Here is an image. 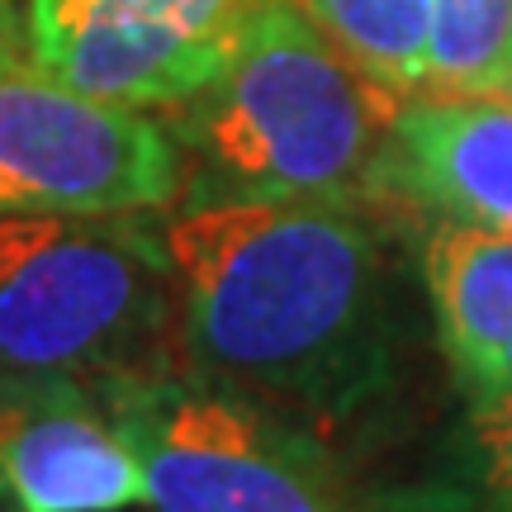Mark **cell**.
I'll list each match as a JSON object with an SVG mask.
<instances>
[{
  "instance_id": "11",
  "label": "cell",
  "mask_w": 512,
  "mask_h": 512,
  "mask_svg": "<svg viewBox=\"0 0 512 512\" xmlns=\"http://www.w3.org/2000/svg\"><path fill=\"white\" fill-rule=\"evenodd\" d=\"M427 95L512 100V0H432Z\"/></svg>"
},
{
  "instance_id": "13",
  "label": "cell",
  "mask_w": 512,
  "mask_h": 512,
  "mask_svg": "<svg viewBox=\"0 0 512 512\" xmlns=\"http://www.w3.org/2000/svg\"><path fill=\"white\" fill-rule=\"evenodd\" d=\"M24 53V0H0V62Z\"/></svg>"
},
{
  "instance_id": "12",
  "label": "cell",
  "mask_w": 512,
  "mask_h": 512,
  "mask_svg": "<svg viewBox=\"0 0 512 512\" xmlns=\"http://www.w3.org/2000/svg\"><path fill=\"white\" fill-rule=\"evenodd\" d=\"M465 446L479 470V484L489 494H512V384L470 399V422H465Z\"/></svg>"
},
{
  "instance_id": "1",
  "label": "cell",
  "mask_w": 512,
  "mask_h": 512,
  "mask_svg": "<svg viewBox=\"0 0 512 512\" xmlns=\"http://www.w3.org/2000/svg\"><path fill=\"white\" fill-rule=\"evenodd\" d=\"M157 233L190 370L323 427L389 384L394 299L366 204L176 200Z\"/></svg>"
},
{
  "instance_id": "4",
  "label": "cell",
  "mask_w": 512,
  "mask_h": 512,
  "mask_svg": "<svg viewBox=\"0 0 512 512\" xmlns=\"http://www.w3.org/2000/svg\"><path fill=\"white\" fill-rule=\"evenodd\" d=\"M152 512H347L309 422L200 370L100 380Z\"/></svg>"
},
{
  "instance_id": "3",
  "label": "cell",
  "mask_w": 512,
  "mask_h": 512,
  "mask_svg": "<svg viewBox=\"0 0 512 512\" xmlns=\"http://www.w3.org/2000/svg\"><path fill=\"white\" fill-rule=\"evenodd\" d=\"M152 214L0 219V366L119 380L176 351V280Z\"/></svg>"
},
{
  "instance_id": "8",
  "label": "cell",
  "mask_w": 512,
  "mask_h": 512,
  "mask_svg": "<svg viewBox=\"0 0 512 512\" xmlns=\"http://www.w3.org/2000/svg\"><path fill=\"white\" fill-rule=\"evenodd\" d=\"M380 200L512 233V100L418 95L389 133Z\"/></svg>"
},
{
  "instance_id": "2",
  "label": "cell",
  "mask_w": 512,
  "mask_h": 512,
  "mask_svg": "<svg viewBox=\"0 0 512 512\" xmlns=\"http://www.w3.org/2000/svg\"><path fill=\"white\" fill-rule=\"evenodd\" d=\"M403 105L304 10L261 0L228 67L162 124L185 157L181 200L370 204Z\"/></svg>"
},
{
  "instance_id": "10",
  "label": "cell",
  "mask_w": 512,
  "mask_h": 512,
  "mask_svg": "<svg viewBox=\"0 0 512 512\" xmlns=\"http://www.w3.org/2000/svg\"><path fill=\"white\" fill-rule=\"evenodd\" d=\"M309 24L347 53L366 76L399 91L427 95L432 72V0H290Z\"/></svg>"
},
{
  "instance_id": "14",
  "label": "cell",
  "mask_w": 512,
  "mask_h": 512,
  "mask_svg": "<svg viewBox=\"0 0 512 512\" xmlns=\"http://www.w3.org/2000/svg\"><path fill=\"white\" fill-rule=\"evenodd\" d=\"M498 512H512V494H508V498H503V508H498Z\"/></svg>"
},
{
  "instance_id": "5",
  "label": "cell",
  "mask_w": 512,
  "mask_h": 512,
  "mask_svg": "<svg viewBox=\"0 0 512 512\" xmlns=\"http://www.w3.org/2000/svg\"><path fill=\"white\" fill-rule=\"evenodd\" d=\"M185 195V157L157 114L105 105L0 62V219L5 214H162Z\"/></svg>"
},
{
  "instance_id": "7",
  "label": "cell",
  "mask_w": 512,
  "mask_h": 512,
  "mask_svg": "<svg viewBox=\"0 0 512 512\" xmlns=\"http://www.w3.org/2000/svg\"><path fill=\"white\" fill-rule=\"evenodd\" d=\"M147 503L143 465L100 380L0 366V508L124 512Z\"/></svg>"
},
{
  "instance_id": "9",
  "label": "cell",
  "mask_w": 512,
  "mask_h": 512,
  "mask_svg": "<svg viewBox=\"0 0 512 512\" xmlns=\"http://www.w3.org/2000/svg\"><path fill=\"white\" fill-rule=\"evenodd\" d=\"M418 266L460 394L484 399L512 384V233L432 219Z\"/></svg>"
},
{
  "instance_id": "6",
  "label": "cell",
  "mask_w": 512,
  "mask_h": 512,
  "mask_svg": "<svg viewBox=\"0 0 512 512\" xmlns=\"http://www.w3.org/2000/svg\"><path fill=\"white\" fill-rule=\"evenodd\" d=\"M261 0H24V53L62 86L166 114L228 67Z\"/></svg>"
}]
</instances>
